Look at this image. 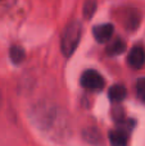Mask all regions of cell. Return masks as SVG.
Segmentation results:
<instances>
[{"mask_svg":"<svg viewBox=\"0 0 145 146\" xmlns=\"http://www.w3.org/2000/svg\"><path fill=\"white\" fill-rule=\"evenodd\" d=\"M81 85L87 90L100 91L104 87L105 82L99 72L94 71V69H87L81 76Z\"/></svg>","mask_w":145,"mask_h":146,"instance_id":"cell-2","label":"cell"},{"mask_svg":"<svg viewBox=\"0 0 145 146\" xmlns=\"http://www.w3.org/2000/svg\"><path fill=\"white\" fill-rule=\"evenodd\" d=\"M108 137L112 146H127V135L123 131H110Z\"/></svg>","mask_w":145,"mask_h":146,"instance_id":"cell-6","label":"cell"},{"mask_svg":"<svg viewBox=\"0 0 145 146\" xmlns=\"http://www.w3.org/2000/svg\"><path fill=\"white\" fill-rule=\"evenodd\" d=\"M113 32H114V27L110 23L95 26L94 30H92V35L96 38L98 42H105V41H108L113 36Z\"/></svg>","mask_w":145,"mask_h":146,"instance_id":"cell-4","label":"cell"},{"mask_svg":"<svg viewBox=\"0 0 145 146\" xmlns=\"http://www.w3.org/2000/svg\"><path fill=\"white\" fill-rule=\"evenodd\" d=\"M81 35H82V25L80 21H72L71 23L67 25V27L64 28L63 35H62V44H61L62 51H63V54L66 56H69L73 54L80 40H81Z\"/></svg>","mask_w":145,"mask_h":146,"instance_id":"cell-1","label":"cell"},{"mask_svg":"<svg viewBox=\"0 0 145 146\" xmlns=\"http://www.w3.org/2000/svg\"><path fill=\"white\" fill-rule=\"evenodd\" d=\"M126 49V44L122 40L117 38V40L112 41L109 45L107 46V53L108 55H118V54H122Z\"/></svg>","mask_w":145,"mask_h":146,"instance_id":"cell-8","label":"cell"},{"mask_svg":"<svg viewBox=\"0 0 145 146\" xmlns=\"http://www.w3.org/2000/svg\"><path fill=\"white\" fill-rule=\"evenodd\" d=\"M9 55H10V60L14 64H21L23 62V59H25V50L21 46L14 45L10 49Z\"/></svg>","mask_w":145,"mask_h":146,"instance_id":"cell-9","label":"cell"},{"mask_svg":"<svg viewBox=\"0 0 145 146\" xmlns=\"http://www.w3.org/2000/svg\"><path fill=\"white\" fill-rule=\"evenodd\" d=\"M1 103H3V96H1V91H0V108H1Z\"/></svg>","mask_w":145,"mask_h":146,"instance_id":"cell-12","label":"cell"},{"mask_svg":"<svg viewBox=\"0 0 145 146\" xmlns=\"http://www.w3.org/2000/svg\"><path fill=\"white\" fill-rule=\"evenodd\" d=\"M136 92H138V96L140 98V100H143L145 103V77L138 80V82H136Z\"/></svg>","mask_w":145,"mask_h":146,"instance_id":"cell-11","label":"cell"},{"mask_svg":"<svg viewBox=\"0 0 145 146\" xmlns=\"http://www.w3.org/2000/svg\"><path fill=\"white\" fill-rule=\"evenodd\" d=\"M127 95L126 87L122 85H113L108 91V96L113 101H122Z\"/></svg>","mask_w":145,"mask_h":146,"instance_id":"cell-7","label":"cell"},{"mask_svg":"<svg viewBox=\"0 0 145 146\" xmlns=\"http://www.w3.org/2000/svg\"><path fill=\"white\" fill-rule=\"evenodd\" d=\"M95 9H96V0H86L84 3V17L86 19H90L91 15L94 14Z\"/></svg>","mask_w":145,"mask_h":146,"instance_id":"cell-10","label":"cell"},{"mask_svg":"<svg viewBox=\"0 0 145 146\" xmlns=\"http://www.w3.org/2000/svg\"><path fill=\"white\" fill-rule=\"evenodd\" d=\"M127 63L131 68L140 69L145 63V51L141 46H134L127 55Z\"/></svg>","mask_w":145,"mask_h":146,"instance_id":"cell-3","label":"cell"},{"mask_svg":"<svg viewBox=\"0 0 145 146\" xmlns=\"http://www.w3.org/2000/svg\"><path fill=\"white\" fill-rule=\"evenodd\" d=\"M82 137L85 139V141L89 142L91 145L100 146L103 144V136L100 133V131L95 127H87L82 131Z\"/></svg>","mask_w":145,"mask_h":146,"instance_id":"cell-5","label":"cell"}]
</instances>
